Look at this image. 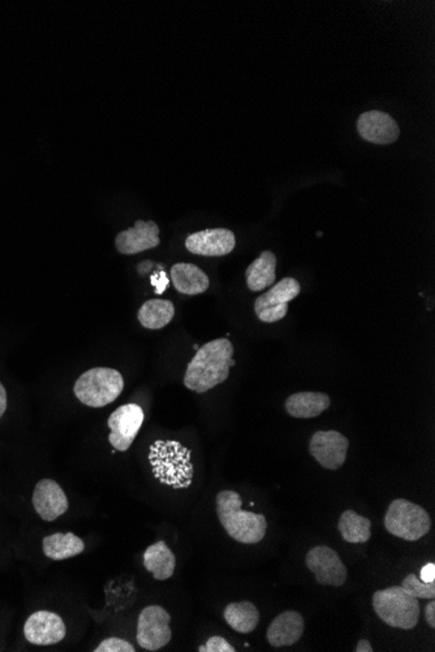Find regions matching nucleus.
I'll list each match as a JSON object with an SVG mask.
<instances>
[{
	"label": "nucleus",
	"mask_w": 435,
	"mask_h": 652,
	"mask_svg": "<svg viewBox=\"0 0 435 652\" xmlns=\"http://www.w3.org/2000/svg\"><path fill=\"white\" fill-rule=\"evenodd\" d=\"M199 652H235L234 646L229 645L222 637H211L208 639L207 645L199 647Z\"/></svg>",
	"instance_id": "obj_28"
},
{
	"label": "nucleus",
	"mask_w": 435,
	"mask_h": 652,
	"mask_svg": "<svg viewBox=\"0 0 435 652\" xmlns=\"http://www.w3.org/2000/svg\"><path fill=\"white\" fill-rule=\"evenodd\" d=\"M185 247L190 253L204 256L229 255L236 247L234 232L226 228H211L188 236Z\"/></svg>",
	"instance_id": "obj_13"
},
{
	"label": "nucleus",
	"mask_w": 435,
	"mask_h": 652,
	"mask_svg": "<svg viewBox=\"0 0 435 652\" xmlns=\"http://www.w3.org/2000/svg\"><path fill=\"white\" fill-rule=\"evenodd\" d=\"M300 292L301 285L298 280L293 277H284L278 284L273 285L269 292L255 300V314L264 323H274L283 320L288 312V303L295 300Z\"/></svg>",
	"instance_id": "obj_8"
},
{
	"label": "nucleus",
	"mask_w": 435,
	"mask_h": 652,
	"mask_svg": "<svg viewBox=\"0 0 435 652\" xmlns=\"http://www.w3.org/2000/svg\"><path fill=\"white\" fill-rule=\"evenodd\" d=\"M425 619L431 629L435 628V601L431 599L430 603L425 607Z\"/></svg>",
	"instance_id": "obj_31"
},
{
	"label": "nucleus",
	"mask_w": 435,
	"mask_h": 652,
	"mask_svg": "<svg viewBox=\"0 0 435 652\" xmlns=\"http://www.w3.org/2000/svg\"><path fill=\"white\" fill-rule=\"evenodd\" d=\"M134 645L120 638L105 639L94 652H134Z\"/></svg>",
	"instance_id": "obj_27"
},
{
	"label": "nucleus",
	"mask_w": 435,
	"mask_h": 652,
	"mask_svg": "<svg viewBox=\"0 0 435 652\" xmlns=\"http://www.w3.org/2000/svg\"><path fill=\"white\" fill-rule=\"evenodd\" d=\"M225 619L237 633L249 634L258 627L260 610L252 601H237L226 607Z\"/></svg>",
	"instance_id": "obj_23"
},
{
	"label": "nucleus",
	"mask_w": 435,
	"mask_h": 652,
	"mask_svg": "<svg viewBox=\"0 0 435 652\" xmlns=\"http://www.w3.org/2000/svg\"><path fill=\"white\" fill-rule=\"evenodd\" d=\"M143 565L155 580L166 581L175 573L176 557L167 543L160 541L146 548Z\"/></svg>",
	"instance_id": "obj_20"
},
{
	"label": "nucleus",
	"mask_w": 435,
	"mask_h": 652,
	"mask_svg": "<svg viewBox=\"0 0 435 652\" xmlns=\"http://www.w3.org/2000/svg\"><path fill=\"white\" fill-rule=\"evenodd\" d=\"M170 621L171 616L160 606H149L141 610L136 636L140 647L148 651H158L166 647L172 638Z\"/></svg>",
	"instance_id": "obj_7"
},
{
	"label": "nucleus",
	"mask_w": 435,
	"mask_h": 652,
	"mask_svg": "<svg viewBox=\"0 0 435 652\" xmlns=\"http://www.w3.org/2000/svg\"><path fill=\"white\" fill-rule=\"evenodd\" d=\"M420 580L422 582H435V564L434 563H429L422 566L421 572H420Z\"/></svg>",
	"instance_id": "obj_30"
},
{
	"label": "nucleus",
	"mask_w": 435,
	"mask_h": 652,
	"mask_svg": "<svg viewBox=\"0 0 435 652\" xmlns=\"http://www.w3.org/2000/svg\"><path fill=\"white\" fill-rule=\"evenodd\" d=\"M357 131L367 143L390 144L395 143L401 135L398 123L384 111L364 112L357 120Z\"/></svg>",
	"instance_id": "obj_14"
},
{
	"label": "nucleus",
	"mask_w": 435,
	"mask_h": 652,
	"mask_svg": "<svg viewBox=\"0 0 435 652\" xmlns=\"http://www.w3.org/2000/svg\"><path fill=\"white\" fill-rule=\"evenodd\" d=\"M308 569L316 575L319 585L342 587L347 581V566L337 551L328 545L311 548L305 557Z\"/></svg>",
	"instance_id": "obj_10"
},
{
	"label": "nucleus",
	"mask_w": 435,
	"mask_h": 652,
	"mask_svg": "<svg viewBox=\"0 0 435 652\" xmlns=\"http://www.w3.org/2000/svg\"><path fill=\"white\" fill-rule=\"evenodd\" d=\"M373 609L384 624L402 630L414 629L421 613L419 599L408 594L402 586L375 591Z\"/></svg>",
	"instance_id": "obj_4"
},
{
	"label": "nucleus",
	"mask_w": 435,
	"mask_h": 652,
	"mask_svg": "<svg viewBox=\"0 0 435 652\" xmlns=\"http://www.w3.org/2000/svg\"><path fill=\"white\" fill-rule=\"evenodd\" d=\"M145 414L137 404H125L119 406L108 418L107 424L111 433L108 442L115 450L125 452L131 448L132 442L136 439L141 426H143Z\"/></svg>",
	"instance_id": "obj_9"
},
{
	"label": "nucleus",
	"mask_w": 435,
	"mask_h": 652,
	"mask_svg": "<svg viewBox=\"0 0 435 652\" xmlns=\"http://www.w3.org/2000/svg\"><path fill=\"white\" fill-rule=\"evenodd\" d=\"M240 494L226 489L217 495V515L226 533L243 545H257L266 536L267 521L264 515L241 508Z\"/></svg>",
	"instance_id": "obj_2"
},
{
	"label": "nucleus",
	"mask_w": 435,
	"mask_h": 652,
	"mask_svg": "<svg viewBox=\"0 0 435 652\" xmlns=\"http://www.w3.org/2000/svg\"><path fill=\"white\" fill-rule=\"evenodd\" d=\"M338 530L346 542L352 545L366 543L372 536V521L355 510H346L338 522Z\"/></svg>",
	"instance_id": "obj_25"
},
{
	"label": "nucleus",
	"mask_w": 435,
	"mask_h": 652,
	"mask_svg": "<svg viewBox=\"0 0 435 652\" xmlns=\"http://www.w3.org/2000/svg\"><path fill=\"white\" fill-rule=\"evenodd\" d=\"M348 447V439L340 433L317 432L311 436L310 452L322 468L338 470L346 462Z\"/></svg>",
	"instance_id": "obj_12"
},
{
	"label": "nucleus",
	"mask_w": 435,
	"mask_h": 652,
	"mask_svg": "<svg viewBox=\"0 0 435 652\" xmlns=\"http://www.w3.org/2000/svg\"><path fill=\"white\" fill-rule=\"evenodd\" d=\"M125 389V379L115 368H94L85 371L75 383L76 397L90 408H104L114 403Z\"/></svg>",
	"instance_id": "obj_5"
},
{
	"label": "nucleus",
	"mask_w": 435,
	"mask_h": 652,
	"mask_svg": "<svg viewBox=\"0 0 435 652\" xmlns=\"http://www.w3.org/2000/svg\"><path fill=\"white\" fill-rule=\"evenodd\" d=\"M234 345L228 339H217L197 349L196 356L188 365L184 386L197 394L222 385L229 377V368L235 365Z\"/></svg>",
	"instance_id": "obj_1"
},
{
	"label": "nucleus",
	"mask_w": 435,
	"mask_h": 652,
	"mask_svg": "<svg viewBox=\"0 0 435 652\" xmlns=\"http://www.w3.org/2000/svg\"><path fill=\"white\" fill-rule=\"evenodd\" d=\"M356 652H373L372 645H370V642L367 641V639H361V641H358L357 646H356L355 648Z\"/></svg>",
	"instance_id": "obj_33"
},
{
	"label": "nucleus",
	"mask_w": 435,
	"mask_h": 652,
	"mask_svg": "<svg viewBox=\"0 0 435 652\" xmlns=\"http://www.w3.org/2000/svg\"><path fill=\"white\" fill-rule=\"evenodd\" d=\"M160 244V227L152 220H137L132 228L120 232L115 238L116 249L125 256L154 249Z\"/></svg>",
	"instance_id": "obj_15"
},
{
	"label": "nucleus",
	"mask_w": 435,
	"mask_h": 652,
	"mask_svg": "<svg viewBox=\"0 0 435 652\" xmlns=\"http://www.w3.org/2000/svg\"><path fill=\"white\" fill-rule=\"evenodd\" d=\"M276 256L274 253L264 252L246 268V284L253 292L272 287L276 280Z\"/></svg>",
	"instance_id": "obj_22"
},
{
	"label": "nucleus",
	"mask_w": 435,
	"mask_h": 652,
	"mask_svg": "<svg viewBox=\"0 0 435 652\" xmlns=\"http://www.w3.org/2000/svg\"><path fill=\"white\" fill-rule=\"evenodd\" d=\"M32 503L37 515L47 522L57 520L69 507L66 492L52 480H42L37 483Z\"/></svg>",
	"instance_id": "obj_16"
},
{
	"label": "nucleus",
	"mask_w": 435,
	"mask_h": 652,
	"mask_svg": "<svg viewBox=\"0 0 435 652\" xmlns=\"http://www.w3.org/2000/svg\"><path fill=\"white\" fill-rule=\"evenodd\" d=\"M330 404V397L323 392H298L287 398L286 410L291 417L310 420L321 415Z\"/></svg>",
	"instance_id": "obj_18"
},
{
	"label": "nucleus",
	"mask_w": 435,
	"mask_h": 652,
	"mask_svg": "<svg viewBox=\"0 0 435 652\" xmlns=\"http://www.w3.org/2000/svg\"><path fill=\"white\" fill-rule=\"evenodd\" d=\"M171 280L176 291L188 296L204 293L210 285L208 276L199 265L176 264L171 268Z\"/></svg>",
	"instance_id": "obj_19"
},
{
	"label": "nucleus",
	"mask_w": 435,
	"mask_h": 652,
	"mask_svg": "<svg viewBox=\"0 0 435 652\" xmlns=\"http://www.w3.org/2000/svg\"><path fill=\"white\" fill-rule=\"evenodd\" d=\"M7 410V391H5V386L0 383V418L5 414Z\"/></svg>",
	"instance_id": "obj_32"
},
{
	"label": "nucleus",
	"mask_w": 435,
	"mask_h": 652,
	"mask_svg": "<svg viewBox=\"0 0 435 652\" xmlns=\"http://www.w3.org/2000/svg\"><path fill=\"white\" fill-rule=\"evenodd\" d=\"M152 284L154 285L155 292H157L158 294L163 293L164 289L169 287V279H167L166 274H164L163 271L158 274H153Z\"/></svg>",
	"instance_id": "obj_29"
},
{
	"label": "nucleus",
	"mask_w": 435,
	"mask_h": 652,
	"mask_svg": "<svg viewBox=\"0 0 435 652\" xmlns=\"http://www.w3.org/2000/svg\"><path fill=\"white\" fill-rule=\"evenodd\" d=\"M384 527L396 538L417 542L430 531V516L419 504L407 498H395L384 515Z\"/></svg>",
	"instance_id": "obj_6"
},
{
	"label": "nucleus",
	"mask_w": 435,
	"mask_h": 652,
	"mask_svg": "<svg viewBox=\"0 0 435 652\" xmlns=\"http://www.w3.org/2000/svg\"><path fill=\"white\" fill-rule=\"evenodd\" d=\"M67 628L63 619L50 610H38L29 616L23 625L26 641L35 646H52L66 638Z\"/></svg>",
	"instance_id": "obj_11"
},
{
	"label": "nucleus",
	"mask_w": 435,
	"mask_h": 652,
	"mask_svg": "<svg viewBox=\"0 0 435 652\" xmlns=\"http://www.w3.org/2000/svg\"><path fill=\"white\" fill-rule=\"evenodd\" d=\"M173 317H175V306L171 301L161 299L146 301L138 310L137 314L140 323L148 330L163 329Z\"/></svg>",
	"instance_id": "obj_24"
},
{
	"label": "nucleus",
	"mask_w": 435,
	"mask_h": 652,
	"mask_svg": "<svg viewBox=\"0 0 435 652\" xmlns=\"http://www.w3.org/2000/svg\"><path fill=\"white\" fill-rule=\"evenodd\" d=\"M304 618L295 610H286L273 619L267 629V642L273 647H287L301 639L304 634Z\"/></svg>",
	"instance_id": "obj_17"
},
{
	"label": "nucleus",
	"mask_w": 435,
	"mask_h": 652,
	"mask_svg": "<svg viewBox=\"0 0 435 652\" xmlns=\"http://www.w3.org/2000/svg\"><path fill=\"white\" fill-rule=\"evenodd\" d=\"M149 461L153 473L163 485L187 489L192 483L190 451L175 441H157L150 447Z\"/></svg>",
	"instance_id": "obj_3"
},
{
	"label": "nucleus",
	"mask_w": 435,
	"mask_h": 652,
	"mask_svg": "<svg viewBox=\"0 0 435 652\" xmlns=\"http://www.w3.org/2000/svg\"><path fill=\"white\" fill-rule=\"evenodd\" d=\"M403 589L417 599H434L435 582H422L416 574H410L404 578L402 583Z\"/></svg>",
	"instance_id": "obj_26"
},
{
	"label": "nucleus",
	"mask_w": 435,
	"mask_h": 652,
	"mask_svg": "<svg viewBox=\"0 0 435 652\" xmlns=\"http://www.w3.org/2000/svg\"><path fill=\"white\" fill-rule=\"evenodd\" d=\"M42 548L46 557L61 562L84 553L85 543L73 533H55L43 539Z\"/></svg>",
	"instance_id": "obj_21"
}]
</instances>
